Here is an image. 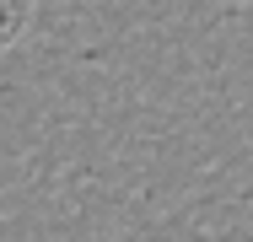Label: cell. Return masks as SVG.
I'll list each match as a JSON object with an SVG mask.
<instances>
[{
  "label": "cell",
  "instance_id": "obj_1",
  "mask_svg": "<svg viewBox=\"0 0 253 242\" xmlns=\"http://www.w3.org/2000/svg\"><path fill=\"white\" fill-rule=\"evenodd\" d=\"M33 5H38V0H0V54L16 43L22 33H27V22H33Z\"/></svg>",
  "mask_w": 253,
  "mask_h": 242
}]
</instances>
